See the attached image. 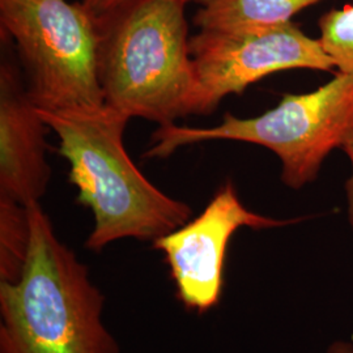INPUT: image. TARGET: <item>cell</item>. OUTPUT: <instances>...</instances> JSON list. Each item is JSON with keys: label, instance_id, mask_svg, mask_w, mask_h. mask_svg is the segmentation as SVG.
Masks as SVG:
<instances>
[{"label": "cell", "instance_id": "cell-5", "mask_svg": "<svg viewBox=\"0 0 353 353\" xmlns=\"http://www.w3.org/2000/svg\"><path fill=\"white\" fill-rule=\"evenodd\" d=\"M1 33L12 39L38 109L105 105L99 80V20L68 0H0Z\"/></svg>", "mask_w": 353, "mask_h": 353}, {"label": "cell", "instance_id": "cell-7", "mask_svg": "<svg viewBox=\"0 0 353 353\" xmlns=\"http://www.w3.org/2000/svg\"><path fill=\"white\" fill-rule=\"evenodd\" d=\"M294 221L248 210L233 183L227 182L201 214L152 245L164 254L179 301L189 310L205 313L220 301L228 246L233 234L241 228L262 230Z\"/></svg>", "mask_w": 353, "mask_h": 353}, {"label": "cell", "instance_id": "cell-8", "mask_svg": "<svg viewBox=\"0 0 353 353\" xmlns=\"http://www.w3.org/2000/svg\"><path fill=\"white\" fill-rule=\"evenodd\" d=\"M43 122L23 70L3 57L0 65V198L28 205L50 183Z\"/></svg>", "mask_w": 353, "mask_h": 353}, {"label": "cell", "instance_id": "cell-2", "mask_svg": "<svg viewBox=\"0 0 353 353\" xmlns=\"http://www.w3.org/2000/svg\"><path fill=\"white\" fill-rule=\"evenodd\" d=\"M26 208L24 274L16 283L0 281V353H121L88 267L59 240L39 202Z\"/></svg>", "mask_w": 353, "mask_h": 353}, {"label": "cell", "instance_id": "cell-12", "mask_svg": "<svg viewBox=\"0 0 353 353\" xmlns=\"http://www.w3.org/2000/svg\"><path fill=\"white\" fill-rule=\"evenodd\" d=\"M127 0H83V6L88 10L89 12L93 16L99 17L105 13L110 12L114 8H117L118 6L123 4ZM190 1H195L204 6L208 0H190Z\"/></svg>", "mask_w": 353, "mask_h": 353}, {"label": "cell", "instance_id": "cell-11", "mask_svg": "<svg viewBox=\"0 0 353 353\" xmlns=\"http://www.w3.org/2000/svg\"><path fill=\"white\" fill-rule=\"evenodd\" d=\"M319 41L334 67L353 76V4L325 13L319 19Z\"/></svg>", "mask_w": 353, "mask_h": 353}, {"label": "cell", "instance_id": "cell-1", "mask_svg": "<svg viewBox=\"0 0 353 353\" xmlns=\"http://www.w3.org/2000/svg\"><path fill=\"white\" fill-rule=\"evenodd\" d=\"M38 112L59 140L77 203L94 217L88 250L101 252L126 239L153 242L191 219L189 204L154 186L128 156L123 135L131 118L126 114L108 105Z\"/></svg>", "mask_w": 353, "mask_h": 353}, {"label": "cell", "instance_id": "cell-6", "mask_svg": "<svg viewBox=\"0 0 353 353\" xmlns=\"http://www.w3.org/2000/svg\"><path fill=\"white\" fill-rule=\"evenodd\" d=\"M199 93L196 114H210L229 94L288 70L330 71L334 67L319 38H310L292 21L246 30H201L190 39Z\"/></svg>", "mask_w": 353, "mask_h": 353}, {"label": "cell", "instance_id": "cell-4", "mask_svg": "<svg viewBox=\"0 0 353 353\" xmlns=\"http://www.w3.org/2000/svg\"><path fill=\"white\" fill-rule=\"evenodd\" d=\"M214 140L262 145L281 163V181L293 190L316 181L334 150L353 151V76L339 72L327 84L303 94H285L278 106L254 118L225 114L214 127L159 126L148 159Z\"/></svg>", "mask_w": 353, "mask_h": 353}, {"label": "cell", "instance_id": "cell-10", "mask_svg": "<svg viewBox=\"0 0 353 353\" xmlns=\"http://www.w3.org/2000/svg\"><path fill=\"white\" fill-rule=\"evenodd\" d=\"M30 246L26 205L0 198V281L16 283L26 270Z\"/></svg>", "mask_w": 353, "mask_h": 353}, {"label": "cell", "instance_id": "cell-9", "mask_svg": "<svg viewBox=\"0 0 353 353\" xmlns=\"http://www.w3.org/2000/svg\"><path fill=\"white\" fill-rule=\"evenodd\" d=\"M322 0H208L195 14L201 30L246 32L283 26Z\"/></svg>", "mask_w": 353, "mask_h": 353}, {"label": "cell", "instance_id": "cell-13", "mask_svg": "<svg viewBox=\"0 0 353 353\" xmlns=\"http://www.w3.org/2000/svg\"><path fill=\"white\" fill-rule=\"evenodd\" d=\"M327 353H353V344L350 341H335L330 345Z\"/></svg>", "mask_w": 353, "mask_h": 353}, {"label": "cell", "instance_id": "cell-3", "mask_svg": "<svg viewBox=\"0 0 353 353\" xmlns=\"http://www.w3.org/2000/svg\"><path fill=\"white\" fill-rule=\"evenodd\" d=\"M190 0H127L99 16V80L105 105L159 126L196 114Z\"/></svg>", "mask_w": 353, "mask_h": 353}]
</instances>
